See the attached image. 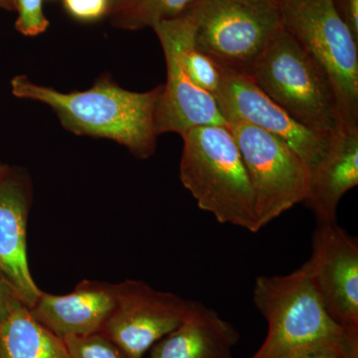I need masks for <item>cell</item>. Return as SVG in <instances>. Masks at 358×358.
I'll use <instances>...</instances> for the list:
<instances>
[{
  "mask_svg": "<svg viewBox=\"0 0 358 358\" xmlns=\"http://www.w3.org/2000/svg\"><path fill=\"white\" fill-rule=\"evenodd\" d=\"M294 358H339L336 355L327 352H312L307 355H299Z\"/></svg>",
  "mask_w": 358,
  "mask_h": 358,
  "instance_id": "7402d4cb",
  "label": "cell"
},
{
  "mask_svg": "<svg viewBox=\"0 0 358 358\" xmlns=\"http://www.w3.org/2000/svg\"><path fill=\"white\" fill-rule=\"evenodd\" d=\"M15 29L24 36H38L50 25L44 13L43 0H15Z\"/></svg>",
  "mask_w": 358,
  "mask_h": 358,
  "instance_id": "d6986e66",
  "label": "cell"
},
{
  "mask_svg": "<svg viewBox=\"0 0 358 358\" xmlns=\"http://www.w3.org/2000/svg\"><path fill=\"white\" fill-rule=\"evenodd\" d=\"M7 164H0V178H1L2 174L4 173V171H6Z\"/></svg>",
  "mask_w": 358,
  "mask_h": 358,
  "instance_id": "484cf974",
  "label": "cell"
},
{
  "mask_svg": "<svg viewBox=\"0 0 358 358\" xmlns=\"http://www.w3.org/2000/svg\"><path fill=\"white\" fill-rule=\"evenodd\" d=\"M68 14L82 22H94L109 16L110 0H62Z\"/></svg>",
  "mask_w": 358,
  "mask_h": 358,
  "instance_id": "ffe728a7",
  "label": "cell"
},
{
  "mask_svg": "<svg viewBox=\"0 0 358 358\" xmlns=\"http://www.w3.org/2000/svg\"><path fill=\"white\" fill-rule=\"evenodd\" d=\"M239 341V331L231 322L213 308L193 301L187 317L152 345L148 358H232Z\"/></svg>",
  "mask_w": 358,
  "mask_h": 358,
  "instance_id": "5bb4252c",
  "label": "cell"
},
{
  "mask_svg": "<svg viewBox=\"0 0 358 358\" xmlns=\"http://www.w3.org/2000/svg\"><path fill=\"white\" fill-rule=\"evenodd\" d=\"M32 202L29 173L22 167L7 166L0 178V282L29 308L43 292L28 264L27 224Z\"/></svg>",
  "mask_w": 358,
  "mask_h": 358,
  "instance_id": "8fae6325",
  "label": "cell"
},
{
  "mask_svg": "<svg viewBox=\"0 0 358 358\" xmlns=\"http://www.w3.org/2000/svg\"><path fill=\"white\" fill-rule=\"evenodd\" d=\"M253 300L268 333L250 358H294L312 352L358 358V329L341 326L329 315L307 264L289 274L257 278Z\"/></svg>",
  "mask_w": 358,
  "mask_h": 358,
  "instance_id": "7a4b0ae2",
  "label": "cell"
},
{
  "mask_svg": "<svg viewBox=\"0 0 358 358\" xmlns=\"http://www.w3.org/2000/svg\"><path fill=\"white\" fill-rule=\"evenodd\" d=\"M358 185V131H341L319 164L310 171L305 203L317 224L336 222L339 201Z\"/></svg>",
  "mask_w": 358,
  "mask_h": 358,
  "instance_id": "9a60e30c",
  "label": "cell"
},
{
  "mask_svg": "<svg viewBox=\"0 0 358 358\" xmlns=\"http://www.w3.org/2000/svg\"><path fill=\"white\" fill-rule=\"evenodd\" d=\"M10 86L16 98L51 108L63 128L76 136L114 141L140 159H150L157 150L155 113L162 85L138 93L103 74L90 89L63 93L20 75Z\"/></svg>",
  "mask_w": 358,
  "mask_h": 358,
  "instance_id": "6da1fadb",
  "label": "cell"
},
{
  "mask_svg": "<svg viewBox=\"0 0 358 358\" xmlns=\"http://www.w3.org/2000/svg\"><path fill=\"white\" fill-rule=\"evenodd\" d=\"M126 0H110V13H114L115 10H117L120 6H122Z\"/></svg>",
  "mask_w": 358,
  "mask_h": 358,
  "instance_id": "d4e9b609",
  "label": "cell"
},
{
  "mask_svg": "<svg viewBox=\"0 0 358 358\" xmlns=\"http://www.w3.org/2000/svg\"><path fill=\"white\" fill-rule=\"evenodd\" d=\"M227 124L251 181L262 229L305 201L310 169L288 143L274 134L240 120H228Z\"/></svg>",
  "mask_w": 358,
  "mask_h": 358,
  "instance_id": "52a82bcc",
  "label": "cell"
},
{
  "mask_svg": "<svg viewBox=\"0 0 358 358\" xmlns=\"http://www.w3.org/2000/svg\"><path fill=\"white\" fill-rule=\"evenodd\" d=\"M221 86L215 99L228 120H240L274 134L288 143L308 169L327 155L336 134L320 133L296 122L254 83L249 74L217 64Z\"/></svg>",
  "mask_w": 358,
  "mask_h": 358,
  "instance_id": "9c48e42d",
  "label": "cell"
},
{
  "mask_svg": "<svg viewBox=\"0 0 358 358\" xmlns=\"http://www.w3.org/2000/svg\"><path fill=\"white\" fill-rule=\"evenodd\" d=\"M193 301L140 280L115 284V305L102 331L129 358H145L192 310Z\"/></svg>",
  "mask_w": 358,
  "mask_h": 358,
  "instance_id": "ba28073f",
  "label": "cell"
},
{
  "mask_svg": "<svg viewBox=\"0 0 358 358\" xmlns=\"http://www.w3.org/2000/svg\"><path fill=\"white\" fill-rule=\"evenodd\" d=\"M0 9L6 11H15V0H0Z\"/></svg>",
  "mask_w": 358,
  "mask_h": 358,
  "instance_id": "603a6c76",
  "label": "cell"
},
{
  "mask_svg": "<svg viewBox=\"0 0 358 358\" xmlns=\"http://www.w3.org/2000/svg\"><path fill=\"white\" fill-rule=\"evenodd\" d=\"M249 75L273 102L303 126L324 134L345 131L333 82L284 28Z\"/></svg>",
  "mask_w": 358,
  "mask_h": 358,
  "instance_id": "277c9868",
  "label": "cell"
},
{
  "mask_svg": "<svg viewBox=\"0 0 358 358\" xmlns=\"http://www.w3.org/2000/svg\"><path fill=\"white\" fill-rule=\"evenodd\" d=\"M313 287L341 326L358 329V242L338 222L317 224L307 262Z\"/></svg>",
  "mask_w": 358,
  "mask_h": 358,
  "instance_id": "30bf717a",
  "label": "cell"
},
{
  "mask_svg": "<svg viewBox=\"0 0 358 358\" xmlns=\"http://www.w3.org/2000/svg\"><path fill=\"white\" fill-rule=\"evenodd\" d=\"M115 305V284L84 280L63 296L42 292L30 312L40 324L65 339L101 333Z\"/></svg>",
  "mask_w": 358,
  "mask_h": 358,
  "instance_id": "4fadbf2b",
  "label": "cell"
},
{
  "mask_svg": "<svg viewBox=\"0 0 358 358\" xmlns=\"http://www.w3.org/2000/svg\"><path fill=\"white\" fill-rule=\"evenodd\" d=\"M73 358H129L102 333L64 339Z\"/></svg>",
  "mask_w": 358,
  "mask_h": 358,
  "instance_id": "ac0fdd59",
  "label": "cell"
},
{
  "mask_svg": "<svg viewBox=\"0 0 358 358\" xmlns=\"http://www.w3.org/2000/svg\"><path fill=\"white\" fill-rule=\"evenodd\" d=\"M187 13L196 48L247 74L284 28L278 0H194Z\"/></svg>",
  "mask_w": 358,
  "mask_h": 358,
  "instance_id": "8992f818",
  "label": "cell"
},
{
  "mask_svg": "<svg viewBox=\"0 0 358 358\" xmlns=\"http://www.w3.org/2000/svg\"><path fill=\"white\" fill-rule=\"evenodd\" d=\"M181 138L179 178L199 208L219 223L259 232L253 188L228 126L199 127Z\"/></svg>",
  "mask_w": 358,
  "mask_h": 358,
  "instance_id": "3957f363",
  "label": "cell"
},
{
  "mask_svg": "<svg viewBox=\"0 0 358 358\" xmlns=\"http://www.w3.org/2000/svg\"><path fill=\"white\" fill-rule=\"evenodd\" d=\"M334 1L339 15L358 41V0H334Z\"/></svg>",
  "mask_w": 358,
  "mask_h": 358,
  "instance_id": "44dd1931",
  "label": "cell"
},
{
  "mask_svg": "<svg viewBox=\"0 0 358 358\" xmlns=\"http://www.w3.org/2000/svg\"><path fill=\"white\" fill-rule=\"evenodd\" d=\"M0 358H73L64 339L33 317L8 288L0 324Z\"/></svg>",
  "mask_w": 358,
  "mask_h": 358,
  "instance_id": "2e32d148",
  "label": "cell"
},
{
  "mask_svg": "<svg viewBox=\"0 0 358 358\" xmlns=\"http://www.w3.org/2000/svg\"><path fill=\"white\" fill-rule=\"evenodd\" d=\"M194 0H126L110 14L115 28L129 31L154 27L162 21L173 20L187 13Z\"/></svg>",
  "mask_w": 358,
  "mask_h": 358,
  "instance_id": "e0dca14e",
  "label": "cell"
},
{
  "mask_svg": "<svg viewBox=\"0 0 358 358\" xmlns=\"http://www.w3.org/2000/svg\"><path fill=\"white\" fill-rule=\"evenodd\" d=\"M282 27L333 82L343 129L358 131V41L334 0H278Z\"/></svg>",
  "mask_w": 358,
  "mask_h": 358,
  "instance_id": "5b68a950",
  "label": "cell"
},
{
  "mask_svg": "<svg viewBox=\"0 0 358 358\" xmlns=\"http://www.w3.org/2000/svg\"><path fill=\"white\" fill-rule=\"evenodd\" d=\"M6 286L0 282V324H1L2 315H3L4 294H6Z\"/></svg>",
  "mask_w": 358,
  "mask_h": 358,
  "instance_id": "cb8c5ba5",
  "label": "cell"
},
{
  "mask_svg": "<svg viewBox=\"0 0 358 358\" xmlns=\"http://www.w3.org/2000/svg\"><path fill=\"white\" fill-rule=\"evenodd\" d=\"M159 40L166 57L167 77L155 108L157 136L166 133L182 136L199 127L228 126L216 99L186 74L173 45L169 40Z\"/></svg>",
  "mask_w": 358,
  "mask_h": 358,
  "instance_id": "7c38bea8",
  "label": "cell"
}]
</instances>
